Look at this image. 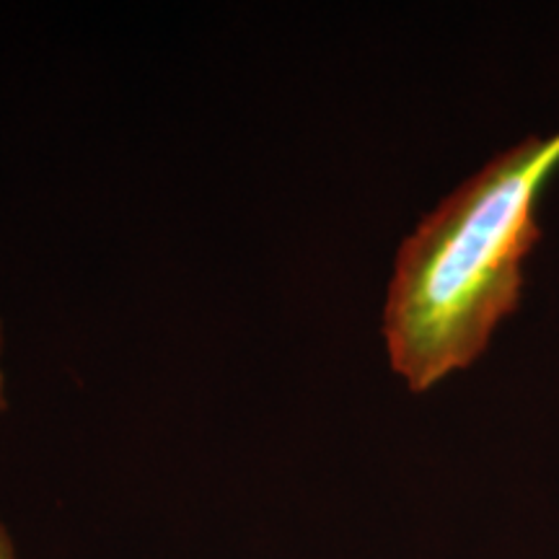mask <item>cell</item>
<instances>
[{
  "instance_id": "6da1fadb",
  "label": "cell",
  "mask_w": 559,
  "mask_h": 559,
  "mask_svg": "<svg viewBox=\"0 0 559 559\" xmlns=\"http://www.w3.org/2000/svg\"><path fill=\"white\" fill-rule=\"evenodd\" d=\"M559 166V132L528 135L453 190L396 251L383 345L412 394L469 368L519 309L523 260L542 239L536 194Z\"/></svg>"
},
{
  "instance_id": "7a4b0ae2",
  "label": "cell",
  "mask_w": 559,
  "mask_h": 559,
  "mask_svg": "<svg viewBox=\"0 0 559 559\" xmlns=\"http://www.w3.org/2000/svg\"><path fill=\"white\" fill-rule=\"evenodd\" d=\"M11 407L9 396V370H5V319L0 313V417Z\"/></svg>"
},
{
  "instance_id": "3957f363",
  "label": "cell",
  "mask_w": 559,
  "mask_h": 559,
  "mask_svg": "<svg viewBox=\"0 0 559 559\" xmlns=\"http://www.w3.org/2000/svg\"><path fill=\"white\" fill-rule=\"evenodd\" d=\"M0 559H19V544L9 523L0 519Z\"/></svg>"
}]
</instances>
